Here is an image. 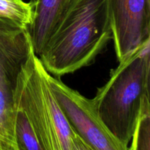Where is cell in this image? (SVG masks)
Returning <instances> with one entry per match:
<instances>
[{
    "mask_svg": "<svg viewBox=\"0 0 150 150\" xmlns=\"http://www.w3.org/2000/svg\"><path fill=\"white\" fill-rule=\"evenodd\" d=\"M111 38L108 0H71L38 58L61 78L92 64Z\"/></svg>",
    "mask_w": 150,
    "mask_h": 150,
    "instance_id": "6da1fadb",
    "label": "cell"
},
{
    "mask_svg": "<svg viewBox=\"0 0 150 150\" xmlns=\"http://www.w3.org/2000/svg\"><path fill=\"white\" fill-rule=\"evenodd\" d=\"M150 40L125 57L92 99L98 117L126 146L132 140L142 109L149 96Z\"/></svg>",
    "mask_w": 150,
    "mask_h": 150,
    "instance_id": "7a4b0ae2",
    "label": "cell"
},
{
    "mask_svg": "<svg viewBox=\"0 0 150 150\" xmlns=\"http://www.w3.org/2000/svg\"><path fill=\"white\" fill-rule=\"evenodd\" d=\"M48 75L32 50L18 76L15 106L25 114L42 150H72L74 131L56 99Z\"/></svg>",
    "mask_w": 150,
    "mask_h": 150,
    "instance_id": "3957f363",
    "label": "cell"
},
{
    "mask_svg": "<svg viewBox=\"0 0 150 150\" xmlns=\"http://www.w3.org/2000/svg\"><path fill=\"white\" fill-rule=\"evenodd\" d=\"M48 81L73 131L93 150H129L103 123L92 99L67 86L60 78L48 75Z\"/></svg>",
    "mask_w": 150,
    "mask_h": 150,
    "instance_id": "277c9868",
    "label": "cell"
},
{
    "mask_svg": "<svg viewBox=\"0 0 150 150\" xmlns=\"http://www.w3.org/2000/svg\"><path fill=\"white\" fill-rule=\"evenodd\" d=\"M108 16L119 62L150 40V0H108Z\"/></svg>",
    "mask_w": 150,
    "mask_h": 150,
    "instance_id": "5b68a950",
    "label": "cell"
},
{
    "mask_svg": "<svg viewBox=\"0 0 150 150\" xmlns=\"http://www.w3.org/2000/svg\"><path fill=\"white\" fill-rule=\"evenodd\" d=\"M32 50L29 28L0 18V84L16 87L18 73Z\"/></svg>",
    "mask_w": 150,
    "mask_h": 150,
    "instance_id": "8992f818",
    "label": "cell"
},
{
    "mask_svg": "<svg viewBox=\"0 0 150 150\" xmlns=\"http://www.w3.org/2000/svg\"><path fill=\"white\" fill-rule=\"evenodd\" d=\"M71 0H35L29 26L33 51L40 54Z\"/></svg>",
    "mask_w": 150,
    "mask_h": 150,
    "instance_id": "52a82bcc",
    "label": "cell"
},
{
    "mask_svg": "<svg viewBox=\"0 0 150 150\" xmlns=\"http://www.w3.org/2000/svg\"><path fill=\"white\" fill-rule=\"evenodd\" d=\"M14 89L13 86L0 84V142L12 150H18Z\"/></svg>",
    "mask_w": 150,
    "mask_h": 150,
    "instance_id": "ba28073f",
    "label": "cell"
},
{
    "mask_svg": "<svg viewBox=\"0 0 150 150\" xmlns=\"http://www.w3.org/2000/svg\"><path fill=\"white\" fill-rule=\"evenodd\" d=\"M34 1L24 0H0V18L8 19L23 26L30 25Z\"/></svg>",
    "mask_w": 150,
    "mask_h": 150,
    "instance_id": "9c48e42d",
    "label": "cell"
},
{
    "mask_svg": "<svg viewBox=\"0 0 150 150\" xmlns=\"http://www.w3.org/2000/svg\"><path fill=\"white\" fill-rule=\"evenodd\" d=\"M133 142L129 150H150V103L149 96L142 103V109L133 132Z\"/></svg>",
    "mask_w": 150,
    "mask_h": 150,
    "instance_id": "30bf717a",
    "label": "cell"
},
{
    "mask_svg": "<svg viewBox=\"0 0 150 150\" xmlns=\"http://www.w3.org/2000/svg\"><path fill=\"white\" fill-rule=\"evenodd\" d=\"M16 108V135L18 150H42L24 113Z\"/></svg>",
    "mask_w": 150,
    "mask_h": 150,
    "instance_id": "8fae6325",
    "label": "cell"
},
{
    "mask_svg": "<svg viewBox=\"0 0 150 150\" xmlns=\"http://www.w3.org/2000/svg\"><path fill=\"white\" fill-rule=\"evenodd\" d=\"M72 150H93L89 147L77 134L74 132L72 143Z\"/></svg>",
    "mask_w": 150,
    "mask_h": 150,
    "instance_id": "7c38bea8",
    "label": "cell"
},
{
    "mask_svg": "<svg viewBox=\"0 0 150 150\" xmlns=\"http://www.w3.org/2000/svg\"><path fill=\"white\" fill-rule=\"evenodd\" d=\"M30 1H35V0H30Z\"/></svg>",
    "mask_w": 150,
    "mask_h": 150,
    "instance_id": "4fadbf2b",
    "label": "cell"
}]
</instances>
